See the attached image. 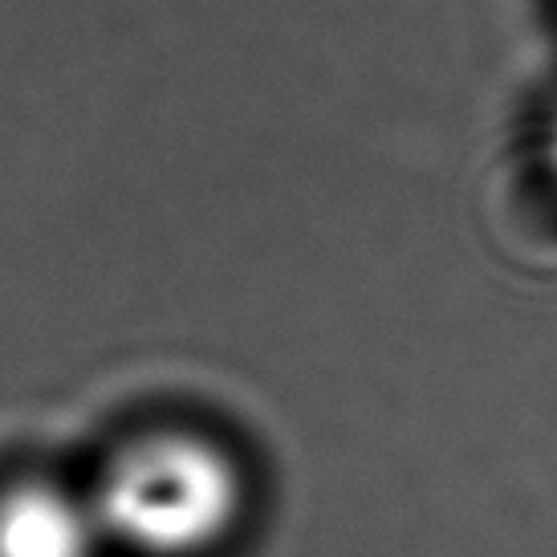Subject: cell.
I'll list each match as a JSON object with an SVG mask.
<instances>
[{
  "label": "cell",
  "mask_w": 557,
  "mask_h": 557,
  "mask_svg": "<svg viewBox=\"0 0 557 557\" xmlns=\"http://www.w3.org/2000/svg\"><path fill=\"white\" fill-rule=\"evenodd\" d=\"M107 542L90 493L21 480L0 493V557H98Z\"/></svg>",
  "instance_id": "cell-2"
},
{
  "label": "cell",
  "mask_w": 557,
  "mask_h": 557,
  "mask_svg": "<svg viewBox=\"0 0 557 557\" xmlns=\"http://www.w3.org/2000/svg\"><path fill=\"white\" fill-rule=\"evenodd\" d=\"M90 500L107 542L139 557H200L228 537L245 488L216 444L156 432L114 451Z\"/></svg>",
  "instance_id": "cell-1"
},
{
  "label": "cell",
  "mask_w": 557,
  "mask_h": 557,
  "mask_svg": "<svg viewBox=\"0 0 557 557\" xmlns=\"http://www.w3.org/2000/svg\"><path fill=\"white\" fill-rule=\"evenodd\" d=\"M554 147H557V139H554Z\"/></svg>",
  "instance_id": "cell-3"
}]
</instances>
